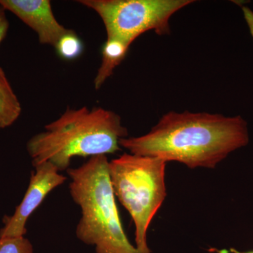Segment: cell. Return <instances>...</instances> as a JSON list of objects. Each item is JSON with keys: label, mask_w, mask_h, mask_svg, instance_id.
I'll return each instance as SVG.
<instances>
[{"label": "cell", "mask_w": 253, "mask_h": 253, "mask_svg": "<svg viewBox=\"0 0 253 253\" xmlns=\"http://www.w3.org/2000/svg\"><path fill=\"white\" fill-rule=\"evenodd\" d=\"M230 252L231 253H253V251H246V252H240V251H237L236 249H231Z\"/></svg>", "instance_id": "14"}, {"label": "cell", "mask_w": 253, "mask_h": 253, "mask_svg": "<svg viewBox=\"0 0 253 253\" xmlns=\"http://www.w3.org/2000/svg\"><path fill=\"white\" fill-rule=\"evenodd\" d=\"M5 11L6 10L0 6V43L3 41L7 34L9 27V21L6 18Z\"/></svg>", "instance_id": "12"}, {"label": "cell", "mask_w": 253, "mask_h": 253, "mask_svg": "<svg viewBox=\"0 0 253 253\" xmlns=\"http://www.w3.org/2000/svg\"><path fill=\"white\" fill-rule=\"evenodd\" d=\"M249 140L248 123L241 116L186 111L166 113L147 134L123 138L119 144L131 154L182 163L190 169H214Z\"/></svg>", "instance_id": "1"}, {"label": "cell", "mask_w": 253, "mask_h": 253, "mask_svg": "<svg viewBox=\"0 0 253 253\" xmlns=\"http://www.w3.org/2000/svg\"><path fill=\"white\" fill-rule=\"evenodd\" d=\"M44 129L28 141L32 164L49 163L59 172L67 170L73 158L121 151L120 140L128 136L119 115L101 107L66 109Z\"/></svg>", "instance_id": "2"}, {"label": "cell", "mask_w": 253, "mask_h": 253, "mask_svg": "<svg viewBox=\"0 0 253 253\" xmlns=\"http://www.w3.org/2000/svg\"><path fill=\"white\" fill-rule=\"evenodd\" d=\"M54 47L60 57L67 61L78 59L84 51L83 41L75 31L71 29L60 38Z\"/></svg>", "instance_id": "10"}, {"label": "cell", "mask_w": 253, "mask_h": 253, "mask_svg": "<svg viewBox=\"0 0 253 253\" xmlns=\"http://www.w3.org/2000/svg\"><path fill=\"white\" fill-rule=\"evenodd\" d=\"M21 105L10 84L4 70L0 67V128L12 126L21 116Z\"/></svg>", "instance_id": "9"}, {"label": "cell", "mask_w": 253, "mask_h": 253, "mask_svg": "<svg viewBox=\"0 0 253 253\" xmlns=\"http://www.w3.org/2000/svg\"><path fill=\"white\" fill-rule=\"evenodd\" d=\"M166 163L161 158L126 153L109 161L113 192L134 221L136 247L142 253H151L148 229L167 196Z\"/></svg>", "instance_id": "4"}, {"label": "cell", "mask_w": 253, "mask_h": 253, "mask_svg": "<svg viewBox=\"0 0 253 253\" xmlns=\"http://www.w3.org/2000/svg\"><path fill=\"white\" fill-rule=\"evenodd\" d=\"M241 8H242L245 21L247 23L250 33H251L253 39V11L246 6H242Z\"/></svg>", "instance_id": "13"}, {"label": "cell", "mask_w": 253, "mask_h": 253, "mask_svg": "<svg viewBox=\"0 0 253 253\" xmlns=\"http://www.w3.org/2000/svg\"><path fill=\"white\" fill-rule=\"evenodd\" d=\"M0 253H34L33 245L24 236L0 239Z\"/></svg>", "instance_id": "11"}, {"label": "cell", "mask_w": 253, "mask_h": 253, "mask_svg": "<svg viewBox=\"0 0 253 253\" xmlns=\"http://www.w3.org/2000/svg\"><path fill=\"white\" fill-rule=\"evenodd\" d=\"M29 185L21 204L12 215L5 216L4 226L0 229V239L24 236L26 224L32 214L44 201L47 195L66 181V176L51 163L45 162L33 166Z\"/></svg>", "instance_id": "6"}, {"label": "cell", "mask_w": 253, "mask_h": 253, "mask_svg": "<svg viewBox=\"0 0 253 253\" xmlns=\"http://www.w3.org/2000/svg\"><path fill=\"white\" fill-rule=\"evenodd\" d=\"M0 6L36 32L41 44L55 46L70 31L55 18L49 0H0Z\"/></svg>", "instance_id": "7"}, {"label": "cell", "mask_w": 253, "mask_h": 253, "mask_svg": "<svg viewBox=\"0 0 253 253\" xmlns=\"http://www.w3.org/2000/svg\"><path fill=\"white\" fill-rule=\"evenodd\" d=\"M106 156H94L77 168H68L70 194L81 208L76 236L94 246L96 253H142L129 242L120 217Z\"/></svg>", "instance_id": "3"}, {"label": "cell", "mask_w": 253, "mask_h": 253, "mask_svg": "<svg viewBox=\"0 0 253 253\" xmlns=\"http://www.w3.org/2000/svg\"><path fill=\"white\" fill-rule=\"evenodd\" d=\"M129 44L119 40L107 38L103 45L102 60L98 70L94 83L96 89H99L111 76L113 71L126 58Z\"/></svg>", "instance_id": "8"}, {"label": "cell", "mask_w": 253, "mask_h": 253, "mask_svg": "<svg viewBox=\"0 0 253 253\" xmlns=\"http://www.w3.org/2000/svg\"><path fill=\"white\" fill-rule=\"evenodd\" d=\"M102 20L107 38L129 46L143 33L154 31L158 36L170 33L172 15L193 0H80Z\"/></svg>", "instance_id": "5"}]
</instances>
